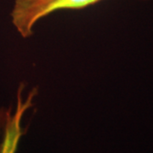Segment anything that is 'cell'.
Instances as JSON below:
<instances>
[{
	"label": "cell",
	"instance_id": "obj_3",
	"mask_svg": "<svg viewBox=\"0 0 153 153\" xmlns=\"http://www.w3.org/2000/svg\"><path fill=\"white\" fill-rule=\"evenodd\" d=\"M12 111V108H6L4 106H1L0 107V148L3 141V138L5 131L6 124L8 122L9 116Z\"/></svg>",
	"mask_w": 153,
	"mask_h": 153
},
{
	"label": "cell",
	"instance_id": "obj_2",
	"mask_svg": "<svg viewBox=\"0 0 153 153\" xmlns=\"http://www.w3.org/2000/svg\"><path fill=\"white\" fill-rule=\"evenodd\" d=\"M25 83L22 82L17 90V101L15 111H11L6 124L5 131L0 148V153H16L21 139L26 133L22 127V118L27 111L33 105V100L38 94V88H33L26 100L22 98Z\"/></svg>",
	"mask_w": 153,
	"mask_h": 153
},
{
	"label": "cell",
	"instance_id": "obj_1",
	"mask_svg": "<svg viewBox=\"0 0 153 153\" xmlns=\"http://www.w3.org/2000/svg\"><path fill=\"white\" fill-rule=\"evenodd\" d=\"M104 0H15L10 12L11 22L23 38L33 35L40 20L60 10H80Z\"/></svg>",
	"mask_w": 153,
	"mask_h": 153
}]
</instances>
